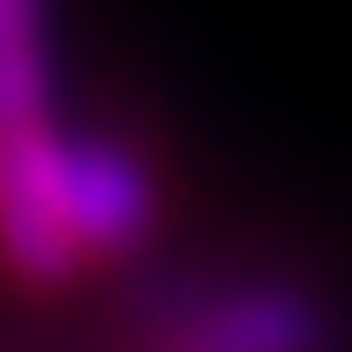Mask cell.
<instances>
[{
	"label": "cell",
	"mask_w": 352,
	"mask_h": 352,
	"mask_svg": "<svg viewBox=\"0 0 352 352\" xmlns=\"http://www.w3.org/2000/svg\"><path fill=\"white\" fill-rule=\"evenodd\" d=\"M55 39L47 0H0V266L16 282H63L71 243L55 219Z\"/></svg>",
	"instance_id": "obj_1"
},
{
	"label": "cell",
	"mask_w": 352,
	"mask_h": 352,
	"mask_svg": "<svg viewBox=\"0 0 352 352\" xmlns=\"http://www.w3.org/2000/svg\"><path fill=\"white\" fill-rule=\"evenodd\" d=\"M55 219L71 258H141L157 235V180L126 141L63 133L55 157Z\"/></svg>",
	"instance_id": "obj_2"
},
{
	"label": "cell",
	"mask_w": 352,
	"mask_h": 352,
	"mask_svg": "<svg viewBox=\"0 0 352 352\" xmlns=\"http://www.w3.org/2000/svg\"><path fill=\"white\" fill-rule=\"evenodd\" d=\"M141 352H337V314L298 282H227L196 321L149 337Z\"/></svg>",
	"instance_id": "obj_3"
}]
</instances>
